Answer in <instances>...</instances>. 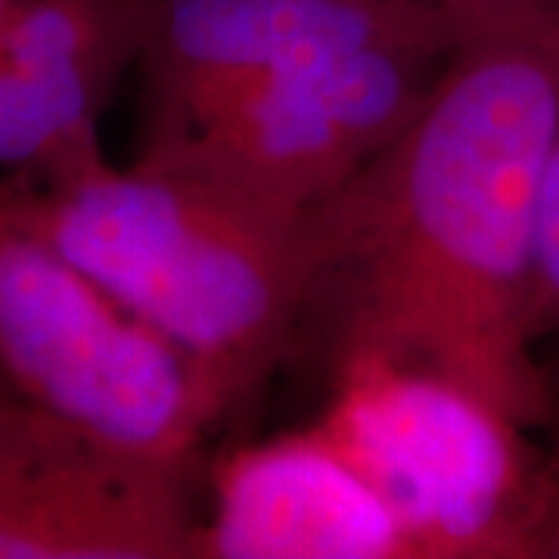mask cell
Masks as SVG:
<instances>
[{
	"instance_id": "8fae6325",
	"label": "cell",
	"mask_w": 559,
	"mask_h": 559,
	"mask_svg": "<svg viewBox=\"0 0 559 559\" xmlns=\"http://www.w3.org/2000/svg\"><path fill=\"white\" fill-rule=\"evenodd\" d=\"M535 330H538V340L559 333V128L550 146V159L544 171V193H540Z\"/></svg>"
},
{
	"instance_id": "7a4b0ae2",
	"label": "cell",
	"mask_w": 559,
	"mask_h": 559,
	"mask_svg": "<svg viewBox=\"0 0 559 559\" xmlns=\"http://www.w3.org/2000/svg\"><path fill=\"white\" fill-rule=\"evenodd\" d=\"M0 212L175 342L224 417L286 358L318 286L311 209L171 165L116 168L100 153L53 175L7 171Z\"/></svg>"
},
{
	"instance_id": "5bb4252c",
	"label": "cell",
	"mask_w": 559,
	"mask_h": 559,
	"mask_svg": "<svg viewBox=\"0 0 559 559\" xmlns=\"http://www.w3.org/2000/svg\"><path fill=\"white\" fill-rule=\"evenodd\" d=\"M25 0H0V35H3V28L13 22V16L20 13V7Z\"/></svg>"
},
{
	"instance_id": "277c9868",
	"label": "cell",
	"mask_w": 559,
	"mask_h": 559,
	"mask_svg": "<svg viewBox=\"0 0 559 559\" xmlns=\"http://www.w3.org/2000/svg\"><path fill=\"white\" fill-rule=\"evenodd\" d=\"M0 360L28 404L138 457L197 466L224 419L175 342L3 212Z\"/></svg>"
},
{
	"instance_id": "30bf717a",
	"label": "cell",
	"mask_w": 559,
	"mask_h": 559,
	"mask_svg": "<svg viewBox=\"0 0 559 559\" xmlns=\"http://www.w3.org/2000/svg\"><path fill=\"white\" fill-rule=\"evenodd\" d=\"M436 10L457 44L500 32L559 25V0H423Z\"/></svg>"
},
{
	"instance_id": "3957f363",
	"label": "cell",
	"mask_w": 559,
	"mask_h": 559,
	"mask_svg": "<svg viewBox=\"0 0 559 559\" xmlns=\"http://www.w3.org/2000/svg\"><path fill=\"white\" fill-rule=\"evenodd\" d=\"M318 423L399 516L414 559H535L547 460L491 401L355 358L333 367Z\"/></svg>"
},
{
	"instance_id": "6da1fadb",
	"label": "cell",
	"mask_w": 559,
	"mask_h": 559,
	"mask_svg": "<svg viewBox=\"0 0 559 559\" xmlns=\"http://www.w3.org/2000/svg\"><path fill=\"white\" fill-rule=\"evenodd\" d=\"M559 128V25L457 44L417 116L311 209L333 367L377 358L460 382L532 429L540 193Z\"/></svg>"
},
{
	"instance_id": "9c48e42d",
	"label": "cell",
	"mask_w": 559,
	"mask_h": 559,
	"mask_svg": "<svg viewBox=\"0 0 559 559\" xmlns=\"http://www.w3.org/2000/svg\"><path fill=\"white\" fill-rule=\"evenodd\" d=\"M159 0H25L0 35V168L53 175L103 153L100 119L138 69Z\"/></svg>"
},
{
	"instance_id": "7c38bea8",
	"label": "cell",
	"mask_w": 559,
	"mask_h": 559,
	"mask_svg": "<svg viewBox=\"0 0 559 559\" xmlns=\"http://www.w3.org/2000/svg\"><path fill=\"white\" fill-rule=\"evenodd\" d=\"M535 559H559V457L547 460V488L535 532Z\"/></svg>"
},
{
	"instance_id": "ba28073f",
	"label": "cell",
	"mask_w": 559,
	"mask_h": 559,
	"mask_svg": "<svg viewBox=\"0 0 559 559\" xmlns=\"http://www.w3.org/2000/svg\"><path fill=\"white\" fill-rule=\"evenodd\" d=\"M193 559H414V550L389 503L314 419L215 463Z\"/></svg>"
},
{
	"instance_id": "8992f818",
	"label": "cell",
	"mask_w": 559,
	"mask_h": 559,
	"mask_svg": "<svg viewBox=\"0 0 559 559\" xmlns=\"http://www.w3.org/2000/svg\"><path fill=\"white\" fill-rule=\"evenodd\" d=\"M197 466L119 451L20 404L0 414V559H193Z\"/></svg>"
},
{
	"instance_id": "52a82bcc",
	"label": "cell",
	"mask_w": 559,
	"mask_h": 559,
	"mask_svg": "<svg viewBox=\"0 0 559 559\" xmlns=\"http://www.w3.org/2000/svg\"><path fill=\"white\" fill-rule=\"evenodd\" d=\"M377 44L451 53L457 38L423 0H159L138 62V150L274 72Z\"/></svg>"
},
{
	"instance_id": "5b68a950",
	"label": "cell",
	"mask_w": 559,
	"mask_h": 559,
	"mask_svg": "<svg viewBox=\"0 0 559 559\" xmlns=\"http://www.w3.org/2000/svg\"><path fill=\"white\" fill-rule=\"evenodd\" d=\"M448 53L407 44L336 50L230 94L138 150L283 209L330 200L417 116Z\"/></svg>"
},
{
	"instance_id": "4fadbf2b",
	"label": "cell",
	"mask_w": 559,
	"mask_h": 559,
	"mask_svg": "<svg viewBox=\"0 0 559 559\" xmlns=\"http://www.w3.org/2000/svg\"><path fill=\"white\" fill-rule=\"evenodd\" d=\"M20 404H25V399H22L16 382H13V377L7 373V367H3V360H0V414L13 411V407H20Z\"/></svg>"
}]
</instances>
